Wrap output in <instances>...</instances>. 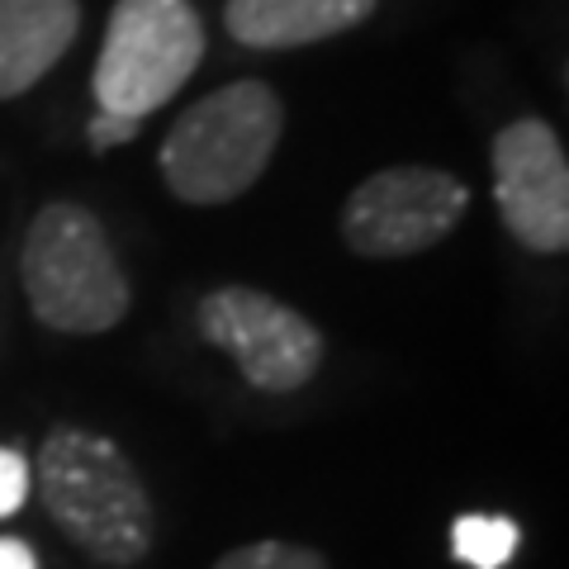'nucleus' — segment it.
Instances as JSON below:
<instances>
[{
	"mask_svg": "<svg viewBox=\"0 0 569 569\" xmlns=\"http://www.w3.org/2000/svg\"><path fill=\"white\" fill-rule=\"evenodd\" d=\"M29 479L58 531L96 565L133 569L157 546V508L110 437L71 422L52 427Z\"/></svg>",
	"mask_w": 569,
	"mask_h": 569,
	"instance_id": "nucleus-1",
	"label": "nucleus"
},
{
	"mask_svg": "<svg viewBox=\"0 0 569 569\" xmlns=\"http://www.w3.org/2000/svg\"><path fill=\"white\" fill-rule=\"evenodd\" d=\"M284 133V104L266 81H233L194 100L157 152L162 181L186 204H228L271 167Z\"/></svg>",
	"mask_w": 569,
	"mask_h": 569,
	"instance_id": "nucleus-2",
	"label": "nucleus"
},
{
	"mask_svg": "<svg viewBox=\"0 0 569 569\" xmlns=\"http://www.w3.org/2000/svg\"><path fill=\"white\" fill-rule=\"evenodd\" d=\"M29 309L43 328L96 337L129 313V276L114 257L104 223L86 204L58 200L29 223L20 257Z\"/></svg>",
	"mask_w": 569,
	"mask_h": 569,
	"instance_id": "nucleus-3",
	"label": "nucleus"
},
{
	"mask_svg": "<svg viewBox=\"0 0 569 569\" xmlns=\"http://www.w3.org/2000/svg\"><path fill=\"white\" fill-rule=\"evenodd\" d=\"M204 62V24L190 0H119L91 91L104 114L148 119Z\"/></svg>",
	"mask_w": 569,
	"mask_h": 569,
	"instance_id": "nucleus-4",
	"label": "nucleus"
},
{
	"mask_svg": "<svg viewBox=\"0 0 569 569\" xmlns=\"http://www.w3.org/2000/svg\"><path fill=\"white\" fill-rule=\"evenodd\" d=\"M200 337L238 361V376L261 395H295L323 366V332L299 309L252 290L223 284L200 299Z\"/></svg>",
	"mask_w": 569,
	"mask_h": 569,
	"instance_id": "nucleus-5",
	"label": "nucleus"
},
{
	"mask_svg": "<svg viewBox=\"0 0 569 569\" xmlns=\"http://www.w3.org/2000/svg\"><path fill=\"white\" fill-rule=\"evenodd\" d=\"M470 209L466 181L437 167H389L366 176L342 209V238L356 257L389 261L447 242Z\"/></svg>",
	"mask_w": 569,
	"mask_h": 569,
	"instance_id": "nucleus-6",
	"label": "nucleus"
},
{
	"mask_svg": "<svg viewBox=\"0 0 569 569\" xmlns=\"http://www.w3.org/2000/svg\"><path fill=\"white\" fill-rule=\"evenodd\" d=\"M493 200L527 252L569 247V162L550 123L518 119L493 138Z\"/></svg>",
	"mask_w": 569,
	"mask_h": 569,
	"instance_id": "nucleus-7",
	"label": "nucleus"
},
{
	"mask_svg": "<svg viewBox=\"0 0 569 569\" xmlns=\"http://www.w3.org/2000/svg\"><path fill=\"white\" fill-rule=\"evenodd\" d=\"M81 29L77 0H0V100L39 86Z\"/></svg>",
	"mask_w": 569,
	"mask_h": 569,
	"instance_id": "nucleus-8",
	"label": "nucleus"
},
{
	"mask_svg": "<svg viewBox=\"0 0 569 569\" xmlns=\"http://www.w3.org/2000/svg\"><path fill=\"white\" fill-rule=\"evenodd\" d=\"M380 0H228L223 24L247 48H305L356 29Z\"/></svg>",
	"mask_w": 569,
	"mask_h": 569,
	"instance_id": "nucleus-9",
	"label": "nucleus"
},
{
	"mask_svg": "<svg viewBox=\"0 0 569 569\" xmlns=\"http://www.w3.org/2000/svg\"><path fill=\"white\" fill-rule=\"evenodd\" d=\"M518 522L512 518H485V512H466L451 527V550L456 560H466L470 569H503L518 550Z\"/></svg>",
	"mask_w": 569,
	"mask_h": 569,
	"instance_id": "nucleus-10",
	"label": "nucleus"
},
{
	"mask_svg": "<svg viewBox=\"0 0 569 569\" xmlns=\"http://www.w3.org/2000/svg\"><path fill=\"white\" fill-rule=\"evenodd\" d=\"M213 569H328V560L295 541H252V546L228 550Z\"/></svg>",
	"mask_w": 569,
	"mask_h": 569,
	"instance_id": "nucleus-11",
	"label": "nucleus"
},
{
	"mask_svg": "<svg viewBox=\"0 0 569 569\" xmlns=\"http://www.w3.org/2000/svg\"><path fill=\"white\" fill-rule=\"evenodd\" d=\"M33 489L29 479V460L14 451V447H0V522L14 518V512L24 508V498Z\"/></svg>",
	"mask_w": 569,
	"mask_h": 569,
	"instance_id": "nucleus-12",
	"label": "nucleus"
},
{
	"mask_svg": "<svg viewBox=\"0 0 569 569\" xmlns=\"http://www.w3.org/2000/svg\"><path fill=\"white\" fill-rule=\"evenodd\" d=\"M86 138H91V148H96V152H110V148H119V142H133V138H138V119H123V114H104V110H96V119H91V129H86Z\"/></svg>",
	"mask_w": 569,
	"mask_h": 569,
	"instance_id": "nucleus-13",
	"label": "nucleus"
},
{
	"mask_svg": "<svg viewBox=\"0 0 569 569\" xmlns=\"http://www.w3.org/2000/svg\"><path fill=\"white\" fill-rule=\"evenodd\" d=\"M0 569H39V556L20 537H0Z\"/></svg>",
	"mask_w": 569,
	"mask_h": 569,
	"instance_id": "nucleus-14",
	"label": "nucleus"
}]
</instances>
